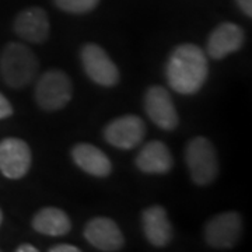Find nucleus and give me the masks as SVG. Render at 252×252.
Returning a JSON list of instances; mask_svg holds the SVG:
<instances>
[{
    "mask_svg": "<svg viewBox=\"0 0 252 252\" xmlns=\"http://www.w3.org/2000/svg\"><path fill=\"white\" fill-rule=\"evenodd\" d=\"M209 74V63L203 51L193 44L174 49L167 63V80L180 94H193L202 89Z\"/></svg>",
    "mask_w": 252,
    "mask_h": 252,
    "instance_id": "1",
    "label": "nucleus"
},
{
    "mask_svg": "<svg viewBox=\"0 0 252 252\" xmlns=\"http://www.w3.org/2000/svg\"><path fill=\"white\" fill-rule=\"evenodd\" d=\"M38 59L27 45L11 42L0 55V73L4 83L11 89H23L35 77Z\"/></svg>",
    "mask_w": 252,
    "mask_h": 252,
    "instance_id": "2",
    "label": "nucleus"
},
{
    "mask_svg": "<svg viewBox=\"0 0 252 252\" xmlns=\"http://www.w3.org/2000/svg\"><path fill=\"white\" fill-rule=\"evenodd\" d=\"M185 161L190 178L198 185H207L216 180L219 161L213 144L206 137L192 139L185 150Z\"/></svg>",
    "mask_w": 252,
    "mask_h": 252,
    "instance_id": "3",
    "label": "nucleus"
},
{
    "mask_svg": "<svg viewBox=\"0 0 252 252\" xmlns=\"http://www.w3.org/2000/svg\"><path fill=\"white\" fill-rule=\"evenodd\" d=\"M73 86L62 70H49L41 76L35 87L38 105L45 111H58L67 105L72 98Z\"/></svg>",
    "mask_w": 252,
    "mask_h": 252,
    "instance_id": "4",
    "label": "nucleus"
},
{
    "mask_svg": "<svg viewBox=\"0 0 252 252\" xmlns=\"http://www.w3.org/2000/svg\"><path fill=\"white\" fill-rule=\"evenodd\" d=\"M243 233V220L235 212L220 213L209 220L205 228L206 243L216 250H228L238 243Z\"/></svg>",
    "mask_w": 252,
    "mask_h": 252,
    "instance_id": "5",
    "label": "nucleus"
},
{
    "mask_svg": "<svg viewBox=\"0 0 252 252\" xmlns=\"http://www.w3.org/2000/svg\"><path fill=\"white\" fill-rule=\"evenodd\" d=\"M83 67L94 83L112 87L119 81V70L108 54L95 44H87L81 49Z\"/></svg>",
    "mask_w": 252,
    "mask_h": 252,
    "instance_id": "6",
    "label": "nucleus"
},
{
    "mask_svg": "<svg viewBox=\"0 0 252 252\" xmlns=\"http://www.w3.org/2000/svg\"><path fill=\"white\" fill-rule=\"evenodd\" d=\"M31 167V150L28 144L16 137L0 142V171L10 180L23 178Z\"/></svg>",
    "mask_w": 252,
    "mask_h": 252,
    "instance_id": "7",
    "label": "nucleus"
},
{
    "mask_svg": "<svg viewBox=\"0 0 252 252\" xmlns=\"http://www.w3.org/2000/svg\"><path fill=\"white\" fill-rule=\"evenodd\" d=\"M146 135V125L143 119L136 115H125L109 122L105 130L104 137L109 144L118 149L129 150L142 143Z\"/></svg>",
    "mask_w": 252,
    "mask_h": 252,
    "instance_id": "8",
    "label": "nucleus"
},
{
    "mask_svg": "<svg viewBox=\"0 0 252 252\" xmlns=\"http://www.w3.org/2000/svg\"><path fill=\"white\" fill-rule=\"evenodd\" d=\"M144 108L149 118L164 130H172L178 126V114L168 90L161 86L150 87L144 95Z\"/></svg>",
    "mask_w": 252,
    "mask_h": 252,
    "instance_id": "9",
    "label": "nucleus"
},
{
    "mask_svg": "<svg viewBox=\"0 0 252 252\" xmlns=\"http://www.w3.org/2000/svg\"><path fill=\"white\" fill-rule=\"evenodd\" d=\"M84 237L93 247L101 251H119L125 244L117 223L107 217L93 219L84 228Z\"/></svg>",
    "mask_w": 252,
    "mask_h": 252,
    "instance_id": "10",
    "label": "nucleus"
},
{
    "mask_svg": "<svg viewBox=\"0 0 252 252\" xmlns=\"http://www.w3.org/2000/svg\"><path fill=\"white\" fill-rule=\"evenodd\" d=\"M245 34L234 23H223L210 34L207 41V54L213 59H223L228 54L238 51L244 45Z\"/></svg>",
    "mask_w": 252,
    "mask_h": 252,
    "instance_id": "11",
    "label": "nucleus"
},
{
    "mask_svg": "<svg viewBox=\"0 0 252 252\" xmlns=\"http://www.w3.org/2000/svg\"><path fill=\"white\" fill-rule=\"evenodd\" d=\"M14 31L28 42H44L49 35V20L46 13L41 7L23 10L14 21Z\"/></svg>",
    "mask_w": 252,
    "mask_h": 252,
    "instance_id": "12",
    "label": "nucleus"
},
{
    "mask_svg": "<svg viewBox=\"0 0 252 252\" xmlns=\"http://www.w3.org/2000/svg\"><path fill=\"white\" fill-rule=\"evenodd\" d=\"M142 223L144 235L152 245L165 247L171 241L172 227L164 207H147L142 213Z\"/></svg>",
    "mask_w": 252,
    "mask_h": 252,
    "instance_id": "13",
    "label": "nucleus"
},
{
    "mask_svg": "<svg viewBox=\"0 0 252 252\" xmlns=\"http://www.w3.org/2000/svg\"><path fill=\"white\" fill-rule=\"evenodd\" d=\"M136 165L147 174H165L172 168V156L162 142L153 140L142 147L136 157Z\"/></svg>",
    "mask_w": 252,
    "mask_h": 252,
    "instance_id": "14",
    "label": "nucleus"
},
{
    "mask_svg": "<svg viewBox=\"0 0 252 252\" xmlns=\"http://www.w3.org/2000/svg\"><path fill=\"white\" fill-rule=\"evenodd\" d=\"M72 157L83 171L94 177H107L112 170L107 154L93 144H76L72 152Z\"/></svg>",
    "mask_w": 252,
    "mask_h": 252,
    "instance_id": "15",
    "label": "nucleus"
},
{
    "mask_svg": "<svg viewBox=\"0 0 252 252\" xmlns=\"http://www.w3.org/2000/svg\"><path fill=\"white\" fill-rule=\"evenodd\" d=\"M32 227L41 234L58 237L69 233L72 223L69 216L61 209L44 207L32 219Z\"/></svg>",
    "mask_w": 252,
    "mask_h": 252,
    "instance_id": "16",
    "label": "nucleus"
},
{
    "mask_svg": "<svg viewBox=\"0 0 252 252\" xmlns=\"http://www.w3.org/2000/svg\"><path fill=\"white\" fill-rule=\"evenodd\" d=\"M99 0H55V4L63 11L73 14H84L97 7Z\"/></svg>",
    "mask_w": 252,
    "mask_h": 252,
    "instance_id": "17",
    "label": "nucleus"
},
{
    "mask_svg": "<svg viewBox=\"0 0 252 252\" xmlns=\"http://www.w3.org/2000/svg\"><path fill=\"white\" fill-rule=\"evenodd\" d=\"M13 114V107L10 101L0 93V119L9 118Z\"/></svg>",
    "mask_w": 252,
    "mask_h": 252,
    "instance_id": "18",
    "label": "nucleus"
},
{
    "mask_svg": "<svg viewBox=\"0 0 252 252\" xmlns=\"http://www.w3.org/2000/svg\"><path fill=\"white\" fill-rule=\"evenodd\" d=\"M51 252H79L80 250L74 245L70 244H59V245H54L52 248H49Z\"/></svg>",
    "mask_w": 252,
    "mask_h": 252,
    "instance_id": "19",
    "label": "nucleus"
},
{
    "mask_svg": "<svg viewBox=\"0 0 252 252\" xmlns=\"http://www.w3.org/2000/svg\"><path fill=\"white\" fill-rule=\"evenodd\" d=\"M237 3H238L240 9L243 10L244 13H245L248 17H251L252 16V0H237Z\"/></svg>",
    "mask_w": 252,
    "mask_h": 252,
    "instance_id": "20",
    "label": "nucleus"
},
{
    "mask_svg": "<svg viewBox=\"0 0 252 252\" xmlns=\"http://www.w3.org/2000/svg\"><path fill=\"white\" fill-rule=\"evenodd\" d=\"M36 250L34 245H31V244H23V245H20L17 248V252H36Z\"/></svg>",
    "mask_w": 252,
    "mask_h": 252,
    "instance_id": "21",
    "label": "nucleus"
},
{
    "mask_svg": "<svg viewBox=\"0 0 252 252\" xmlns=\"http://www.w3.org/2000/svg\"><path fill=\"white\" fill-rule=\"evenodd\" d=\"M1 220H3V213H1V210H0V224H1Z\"/></svg>",
    "mask_w": 252,
    "mask_h": 252,
    "instance_id": "22",
    "label": "nucleus"
}]
</instances>
